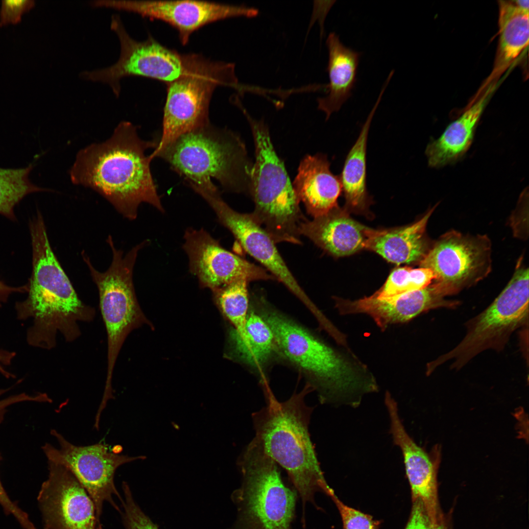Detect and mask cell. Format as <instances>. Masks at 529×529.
Returning a JSON list of instances; mask_svg holds the SVG:
<instances>
[{
	"instance_id": "1",
	"label": "cell",
	"mask_w": 529,
	"mask_h": 529,
	"mask_svg": "<svg viewBox=\"0 0 529 529\" xmlns=\"http://www.w3.org/2000/svg\"><path fill=\"white\" fill-rule=\"evenodd\" d=\"M156 141L139 137L137 127L120 122L112 136L101 143L80 150L70 171L72 182L90 188L106 198L124 217L134 220L141 204L146 203L164 213L151 174L150 155Z\"/></svg>"
},
{
	"instance_id": "2",
	"label": "cell",
	"mask_w": 529,
	"mask_h": 529,
	"mask_svg": "<svg viewBox=\"0 0 529 529\" xmlns=\"http://www.w3.org/2000/svg\"><path fill=\"white\" fill-rule=\"evenodd\" d=\"M32 269L27 285L28 295L16 303L17 317L31 319L26 340L34 347L51 349L61 333L67 342L81 335L79 321L91 322L94 308L79 299L50 245L42 216L38 212L30 221Z\"/></svg>"
},
{
	"instance_id": "3",
	"label": "cell",
	"mask_w": 529,
	"mask_h": 529,
	"mask_svg": "<svg viewBox=\"0 0 529 529\" xmlns=\"http://www.w3.org/2000/svg\"><path fill=\"white\" fill-rule=\"evenodd\" d=\"M261 309L277 346L305 375L322 403L356 407L364 394L378 390L372 372L349 348H334L277 311L264 305Z\"/></svg>"
},
{
	"instance_id": "4",
	"label": "cell",
	"mask_w": 529,
	"mask_h": 529,
	"mask_svg": "<svg viewBox=\"0 0 529 529\" xmlns=\"http://www.w3.org/2000/svg\"><path fill=\"white\" fill-rule=\"evenodd\" d=\"M267 384H262L265 406L252 414L255 437L266 453L286 471L301 499V523L305 527L307 503L318 509L315 493L320 492L329 497L335 494L324 477L309 432L313 408L304 399L313 389L307 384L301 392L281 402Z\"/></svg>"
},
{
	"instance_id": "5",
	"label": "cell",
	"mask_w": 529,
	"mask_h": 529,
	"mask_svg": "<svg viewBox=\"0 0 529 529\" xmlns=\"http://www.w3.org/2000/svg\"><path fill=\"white\" fill-rule=\"evenodd\" d=\"M150 155L167 162L190 188H213V178L226 192L249 196L253 164L240 137L230 129L209 122L179 135Z\"/></svg>"
},
{
	"instance_id": "6",
	"label": "cell",
	"mask_w": 529,
	"mask_h": 529,
	"mask_svg": "<svg viewBox=\"0 0 529 529\" xmlns=\"http://www.w3.org/2000/svg\"><path fill=\"white\" fill-rule=\"evenodd\" d=\"M241 109L250 127L255 150L249 195L255 207L251 214L275 243L301 244L299 228L306 219L284 162L273 146L268 127L262 120L254 119Z\"/></svg>"
},
{
	"instance_id": "7",
	"label": "cell",
	"mask_w": 529,
	"mask_h": 529,
	"mask_svg": "<svg viewBox=\"0 0 529 529\" xmlns=\"http://www.w3.org/2000/svg\"><path fill=\"white\" fill-rule=\"evenodd\" d=\"M243 481L231 495L236 519L229 529H291L297 493L255 437L242 458Z\"/></svg>"
},
{
	"instance_id": "8",
	"label": "cell",
	"mask_w": 529,
	"mask_h": 529,
	"mask_svg": "<svg viewBox=\"0 0 529 529\" xmlns=\"http://www.w3.org/2000/svg\"><path fill=\"white\" fill-rule=\"evenodd\" d=\"M523 260L519 259L511 279L493 302L466 322L462 340L427 364V374L449 360L451 368L458 370L485 350L501 351L512 333L528 323L529 268Z\"/></svg>"
},
{
	"instance_id": "9",
	"label": "cell",
	"mask_w": 529,
	"mask_h": 529,
	"mask_svg": "<svg viewBox=\"0 0 529 529\" xmlns=\"http://www.w3.org/2000/svg\"><path fill=\"white\" fill-rule=\"evenodd\" d=\"M112 252L108 269L97 271L84 251L81 255L87 264L99 294V307L107 335V370L104 392H113L112 380L117 359L128 335L146 323L134 289L133 276L139 251L149 243L145 240L136 245L126 255L117 249L112 237L106 240Z\"/></svg>"
},
{
	"instance_id": "10",
	"label": "cell",
	"mask_w": 529,
	"mask_h": 529,
	"mask_svg": "<svg viewBox=\"0 0 529 529\" xmlns=\"http://www.w3.org/2000/svg\"><path fill=\"white\" fill-rule=\"evenodd\" d=\"M237 82L234 64L213 61L198 54H185L183 73L167 84L162 131L154 149L209 122V104L216 88L221 85L234 86Z\"/></svg>"
},
{
	"instance_id": "11",
	"label": "cell",
	"mask_w": 529,
	"mask_h": 529,
	"mask_svg": "<svg viewBox=\"0 0 529 529\" xmlns=\"http://www.w3.org/2000/svg\"><path fill=\"white\" fill-rule=\"evenodd\" d=\"M491 251L486 235L451 230L432 244L419 264L432 271L435 276L432 283L446 297L474 286L490 273Z\"/></svg>"
},
{
	"instance_id": "12",
	"label": "cell",
	"mask_w": 529,
	"mask_h": 529,
	"mask_svg": "<svg viewBox=\"0 0 529 529\" xmlns=\"http://www.w3.org/2000/svg\"><path fill=\"white\" fill-rule=\"evenodd\" d=\"M50 433L56 439L59 448L49 443L42 447L48 460L67 467L85 488L95 505L98 523L102 529L101 517L105 502L120 511L113 499L118 498L120 502L122 500L114 483L116 471L121 465L137 457L110 451L108 446L102 443L76 446L55 430Z\"/></svg>"
},
{
	"instance_id": "13",
	"label": "cell",
	"mask_w": 529,
	"mask_h": 529,
	"mask_svg": "<svg viewBox=\"0 0 529 529\" xmlns=\"http://www.w3.org/2000/svg\"><path fill=\"white\" fill-rule=\"evenodd\" d=\"M111 27L118 37L120 53L118 61L110 67L84 72L83 78L108 84L118 96L120 80L127 76H140L168 84L177 79L185 67L181 55L149 37L143 42L133 39L126 31L120 17H112Z\"/></svg>"
},
{
	"instance_id": "14",
	"label": "cell",
	"mask_w": 529,
	"mask_h": 529,
	"mask_svg": "<svg viewBox=\"0 0 529 529\" xmlns=\"http://www.w3.org/2000/svg\"><path fill=\"white\" fill-rule=\"evenodd\" d=\"M196 193L208 204L218 222L234 236L244 251L285 285L312 312L317 308L307 296L288 268L276 243L252 217L251 213L238 212L222 199L218 188L199 190Z\"/></svg>"
},
{
	"instance_id": "15",
	"label": "cell",
	"mask_w": 529,
	"mask_h": 529,
	"mask_svg": "<svg viewBox=\"0 0 529 529\" xmlns=\"http://www.w3.org/2000/svg\"><path fill=\"white\" fill-rule=\"evenodd\" d=\"M182 248L188 256L189 271L202 288L213 290L241 279L248 282L275 280L264 268L225 249L203 228H188Z\"/></svg>"
},
{
	"instance_id": "16",
	"label": "cell",
	"mask_w": 529,
	"mask_h": 529,
	"mask_svg": "<svg viewBox=\"0 0 529 529\" xmlns=\"http://www.w3.org/2000/svg\"><path fill=\"white\" fill-rule=\"evenodd\" d=\"M48 476L38 495L44 529H100L95 505L64 465L48 460Z\"/></svg>"
},
{
	"instance_id": "17",
	"label": "cell",
	"mask_w": 529,
	"mask_h": 529,
	"mask_svg": "<svg viewBox=\"0 0 529 529\" xmlns=\"http://www.w3.org/2000/svg\"><path fill=\"white\" fill-rule=\"evenodd\" d=\"M108 7L136 13L163 21L175 28L183 45L202 26L217 21L237 17H253L257 9L201 0L109 1Z\"/></svg>"
},
{
	"instance_id": "18",
	"label": "cell",
	"mask_w": 529,
	"mask_h": 529,
	"mask_svg": "<svg viewBox=\"0 0 529 529\" xmlns=\"http://www.w3.org/2000/svg\"><path fill=\"white\" fill-rule=\"evenodd\" d=\"M385 403L390 421V433L393 443L402 453L405 471L411 491L412 500H420L430 516L441 519L437 500V473L440 461V447L430 452L418 446L409 435L399 415L397 404L388 391Z\"/></svg>"
},
{
	"instance_id": "19",
	"label": "cell",
	"mask_w": 529,
	"mask_h": 529,
	"mask_svg": "<svg viewBox=\"0 0 529 529\" xmlns=\"http://www.w3.org/2000/svg\"><path fill=\"white\" fill-rule=\"evenodd\" d=\"M334 299L340 314H367L382 331L390 325L408 322L428 311L455 308L459 303L446 299L432 282L421 289L388 297L377 298L371 295L355 300L338 297Z\"/></svg>"
},
{
	"instance_id": "20",
	"label": "cell",
	"mask_w": 529,
	"mask_h": 529,
	"mask_svg": "<svg viewBox=\"0 0 529 529\" xmlns=\"http://www.w3.org/2000/svg\"><path fill=\"white\" fill-rule=\"evenodd\" d=\"M370 230L353 219L345 208L337 207L312 220L306 219L299 232L329 254L342 257L366 249Z\"/></svg>"
},
{
	"instance_id": "21",
	"label": "cell",
	"mask_w": 529,
	"mask_h": 529,
	"mask_svg": "<svg viewBox=\"0 0 529 529\" xmlns=\"http://www.w3.org/2000/svg\"><path fill=\"white\" fill-rule=\"evenodd\" d=\"M327 156L322 153L308 155L301 161L292 185L300 202L313 218L338 207L337 199L342 192L339 176L330 170Z\"/></svg>"
},
{
	"instance_id": "22",
	"label": "cell",
	"mask_w": 529,
	"mask_h": 529,
	"mask_svg": "<svg viewBox=\"0 0 529 529\" xmlns=\"http://www.w3.org/2000/svg\"><path fill=\"white\" fill-rule=\"evenodd\" d=\"M495 87L491 86L478 92L461 115L450 123L438 138L428 144L425 153L431 167L439 168L453 163L468 151Z\"/></svg>"
},
{
	"instance_id": "23",
	"label": "cell",
	"mask_w": 529,
	"mask_h": 529,
	"mask_svg": "<svg viewBox=\"0 0 529 529\" xmlns=\"http://www.w3.org/2000/svg\"><path fill=\"white\" fill-rule=\"evenodd\" d=\"M436 206L412 224L400 228H370L366 249L397 264L420 263L432 243L426 235L428 221Z\"/></svg>"
},
{
	"instance_id": "24",
	"label": "cell",
	"mask_w": 529,
	"mask_h": 529,
	"mask_svg": "<svg viewBox=\"0 0 529 529\" xmlns=\"http://www.w3.org/2000/svg\"><path fill=\"white\" fill-rule=\"evenodd\" d=\"M326 45L329 52L327 71L329 83L326 87L328 94L318 98L317 102L318 109L326 114L327 120L352 96L361 53L344 46L335 32L328 35Z\"/></svg>"
},
{
	"instance_id": "25",
	"label": "cell",
	"mask_w": 529,
	"mask_h": 529,
	"mask_svg": "<svg viewBox=\"0 0 529 529\" xmlns=\"http://www.w3.org/2000/svg\"><path fill=\"white\" fill-rule=\"evenodd\" d=\"M499 38L493 68L481 90L495 86L512 62L528 46L529 13L516 6L512 0H499Z\"/></svg>"
},
{
	"instance_id": "26",
	"label": "cell",
	"mask_w": 529,
	"mask_h": 529,
	"mask_svg": "<svg viewBox=\"0 0 529 529\" xmlns=\"http://www.w3.org/2000/svg\"><path fill=\"white\" fill-rule=\"evenodd\" d=\"M377 100L363 125L359 136L349 150L339 176L349 212H364L372 202L366 187V147L368 132L374 113L382 98Z\"/></svg>"
},
{
	"instance_id": "27",
	"label": "cell",
	"mask_w": 529,
	"mask_h": 529,
	"mask_svg": "<svg viewBox=\"0 0 529 529\" xmlns=\"http://www.w3.org/2000/svg\"><path fill=\"white\" fill-rule=\"evenodd\" d=\"M232 338L235 351L240 360L251 367L264 366L272 359L277 344L273 333L262 316L253 312L247 315L244 333Z\"/></svg>"
},
{
	"instance_id": "28",
	"label": "cell",
	"mask_w": 529,
	"mask_h": 529,
	"mask_svg": "<svg viewBox=\"0 0 529 529\" xmlns=\"http://www.w3.org/2000/svg\"><path fill=\"white\" fill-rule=\"evenodd\" d=\"M33 168V164L31 163L23 168H0V214L10 219H16L14 208L26 195L50 191L30 181L28 176Z\"/></svg>"
},
{
	"instance_id": "29",
	"label": "cell",
	"mask_w": 529,
	"mask_h": 529,
	"mask_svg": "<svg viewBox=\"0 0 529 529\" xmlns=\"http://www.w3.org/2000/svg\"><path fill=\"white\" fill-rule=\"evenodd\" d=\"M248 283L245 279H238L212 290L220 308L234 325V332L238 335L243 334L245 330Z\"/></svg>"
},
{
	"instance_id": "30",
	"label": "cell",
	"mask_w": 529,
	"mask_h": 529,
	"mask_svg": "<svg viewBox=\"0 0 529 529\" xmlns=\"http://www.w3.org/2000/svg\"><path fill=\"white\" fill-rule=\"evenodd\" d=\"M434 278L433 273L427 268L397 267L390 273L383 286L372 295L385 298L417 290L429 285Z\"/></svg>"
},
{
	"instance_id": "31",
	"label": "cell",
	"mask_w": 529,
	"mask_h": 529,
	"mask_svg": "<svg viewBox=\"0 0 529 529\" xmlns=\"http://www.w3.org/2000/svg\"><path fill=\"white\" fill-rule=\"evenodd\" d=\"M122 488L123 497L120 512L125 529H159L138 505L126 482H123Z\"/></svg>"
},
{
	"instance_id": "32",
	"label": "cell",
	"mask_w": 529,
	"mask_h": 529,
	"mask_svg": "<svg viewBox=\"0 0 529 529\" xmlns=\"http://www.w3.org/2000/svg\"><path fill=\"white\" fill-rule=\"evenodd\" d=\"M336 504L342 521V529H379L380 522L370 515L344 504L334 494L330 497Z\"/></svg>"
},
{
	"instance_id": "33",
	"label": "cell",
	"mask_w": 529,
	"mask_h": 529,
	"mask_svg": "<svg viewBox=\"0 0 529 529\" xmlns=\"http://www.w3.org/2000/svg\"><path fill=\"white\" fill-rule=\"evenodd\" d=\"M405 529H449L442 519L434 520L421 501H412L410 516Z\"/></svg>"
},
{
	"instance_id": "34",
	"label": "cell",
	"mask_w": 529,
	"mask_h": 529,
	"mask_svg": "<svg viewBox=\"0 0 529 529\" xmlns=\"http://www.w3.org/2000/svg\"><path fill=\"white\" fill-rule=\"evenodd\" d=\"M528 192H523L509 218L510 226L515 237L521 240L528 239Z\"/></svg>"
},
{
	"instance_id": "35",
	"label": "cell",
	"mask_w": 529,
	"mask_h": 529,
	"mask_svg": "<svg viewBox=\"0 0 529 529\" xmlns=\"http://www.w3.org/2000/svg\"><path fill=\"white\" fill-rule=\"evenodd\" d=\"M34 5L31 0H2L0 12V25L15 24L21 20L22 14Z\"/></svg>"
},
{
	"instance_id": "36",
	"label": "cell",
	"mask_w": 529,
	"mask_h": 529,
	"mask_svg": "<svg viewBox=\"0 0 529 529\" xmlns=\"http://www.w3.org/2000/svg\"><path fill=\"white\" fill-rule=\"evenodd\" d=\"M1 458L0 454V460ZM0 505L5 513L12 515L24 529H36L26 513L23 511L7 495L0 480Z\"/></svg>"
},
{
	"instance_id": "37",
	"label": "cell",
	"mask_w": 529,
	"mask_h": 529,
	"mask_svg": "<svg viewBox=\"0 0 529 529\" xmlns=\"http://www.w3.org/2000/svg\"><path fill=\"white\" fill-rule=\"evenodd\" d=\"M27 290V286L12 287L0 281V307L6 302L9 296L14 292H23Z\"/></svg>"
},
{
	"instance_id": "38",
	"label": "cell",
	"mask_w": 529,
	"mask_h": 529,
	"mask_svg": "<svg viewBox=\"0 0 529 529\" xmlns=\"http://www.w3.org/2000/svg\"><path fill=\"white\" fill-rule=\"evenodd\" d=\"M15 356V352L0 350V373L6 378L13 377L12 374L5 369V367L11 364Z\"/></svg>"
},
{
	"instance_id": "39",
	"label": "cell",
	"mask_w": 529,
	"mask_h": 529,
	"mask_svg": "<svg viewBox=\"0 0 529 529\" xmlns=\"http://www.w3.org/2000/svg\"><path fill=\"white\" fill-rule=\"evenodd\" d=\"M514 4L521 10L529 12V1L528 0H512Z\"/></svg>"
},
{
	"instance_id": "40",
	"label": "cell",
	"mask_w": 529,
	"mask_h": 529,
	"mask_svg": "<svg viewBox=\"0 0 529 529\" xmlns=\"http://www.w3.org/2000/svg\"><path fill=\"white\" fill-rule=\"evenodd\" d=\"M4 416V410L3 407L1 403L0 402V423L2 422Z\"/></svg>"
}]
</instances>
